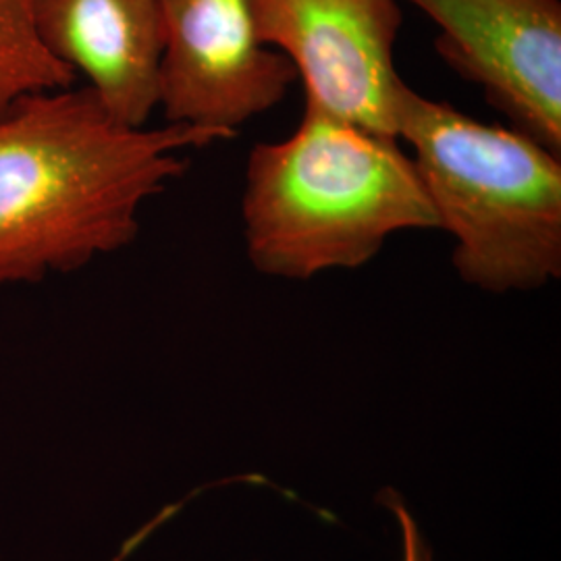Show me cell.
I'll list each match as a JSON object with an SVG mask.
<instances>
[{"label": "cell", "mask_w": 561, "mask_h": 561, "mask_svg": "<svg viewBox=\"0 0 561 561\" xmlns=\"http://www.w3.org/2000/svg\"><path fill=\"white\" fill-rule=\"evenodd\" d=\"M236 134L127 127L90 88L0 113V285L71 273L138 238L140 210L187 171L185 152Z\"/></svg>", "instance_id": "obj_1"}, {"label": "cell", "mask_w": 561, "mask_h": 561, "mask_svg": "<svg viewBox=\"0 0 561 561\" xmlns=\"http://www.w3.org/2000/svg\"><path fill=\"white\" fill-rule=\"evenodd\" d=\"M241 219L250 264L296 280L360 268L401 231L439 229L398 138L310 102L289 138L250 150Z\"/></svg>", "instance_id": "obj_2"}, {"label": "cell", "mask_w": 561, "mask_h": 561, "mask_svg": "<svg viewBox=\"0 0 561 561\" xmlns=\"http://www.w3.org/2000/svg\"><path fill=\"white\" fill-rule=\"evenodd\" d=\"M398 138L410 144L461 279L491 294L561 277V157L512 125H489L403 88Z\"/></svg>", "instance_id": "obj_3"}, {"label": "cell", "mask_w": 561, "mask_h": 561, "mask_svg": "<svg viewBox=\"0 0 561 561\" xmlns=\"http://www.w3.org/2000/svg\"><path fill=\"white\" fill-rule=\"evenodd\" d=\"M262 42L291 60L306 102L398 138L400 0H252ZM400 140V138H398Z\"/></svg>", "instance_id": "obj_4"}, {"label": "cell", "mask_w": 561, "mask_h": 561, "mask_svg": "<svg viewBox=\"0 0 561 561\" xmlns=\"http://www.w3.org/2000/svg\"><path fill=\"white\" fill-rule=\"evenodd\" d=\"M162 20L167 123L238 136L298 80L291 60L262 42L252 0H162Z\"/></svg>", "instance_id": "obj_5"}, {"label": "cell", "mask_w": 561, "mask_h": 561, "mask_svg": "<svg viewBox=\"0 0 561 561\" xmlns=\"http://www.w3.org/2000/svg\"><path fill=\"white\" fill-rule=\"evenodd\" d=\"M439 27L435 50L512 127L561 157L560 0H405Z\"/></svg>", "instance_id": "obj_6"}, {"label": "cell", "mask_w": 561, "mask_h": 561, "mask_svg": "<svg viewBox=\"0 0 561 561\" xmlns=\"http://www.w3.org/2000/svg\"><path fill=\"white\" fill-rule=\"evenodd\" d=\"M44 48L88 88L113 119L148 127L161 102L162 0H34Z\"/></svg>", "instance_id": "obj_7"}, {"label": "cell", "mask_w": 561, "mask_h": 561, "mask_svg": "<svg viewBox=\"0 0 561 561\" xmlns=\"http://www.w3.org/2000/svg\"><path fill=\"white\" fill-rule=\"evenodd\" d=\"M76 73L41 42L34 0H0V113L23 96L65 90Z\"/></svg>", "instance_id": "obj_8"}, {"label": "cell", "mask_w": 561, "mask_h": 561, "mask_svg": "<svg viewBox=\"0 0 561 561\" xmlns=\"http://www.w3.org/2000/svg\"><path fill=\"white\" fill-rule=\"evenodd\" d=\"M385 505H389L400 522L401 542H403V561H433L431 549L422 537L421 528L412 514L408 512L405 503L401 502L400 495L393 491H387L382 495Z\"/></svg>", "instance_id": "obj_9"}]
</instances>
